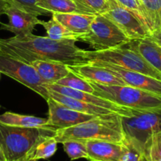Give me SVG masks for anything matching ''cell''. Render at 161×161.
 Instances as JSON below:
<instances>
[{
	"label": "cell",
	"instance_id": "44dd1931",
	"mask_svg": "<svg viewBox=\"0 0 161 161\" xmlns=\"http://www.w3.org/2000/svg\"><path fill=\"white\" fill-rule=\"evenodd\" d=\"M58 142L54 136L43 137L36 143L25 157L31 159H47L55 155Z\"/></svg>",
	"mask_w": 161,
	"mask_h": 161
},
{
	"label": "cell",
	"instance_id": "d6a6232c",
	"mask_svg": "<svg viewBox=\"0 0 161 161\" xmlns=\"http://www.w3.org/2000/svg\"><path fill=\"white\" fill-rule=\"evenodd\" d=\"M0 161H7V159H6L5 158V156H4L1 148H0Z\"/></svg>",
	"mask_w": 161,
	"mask_h": 161
},
{
	"label": "cell",
	"instance_id": "7c38bea8",
	"mask_svg": "<svg viewBox=\"0 0 161 161\" xmlns=\"http://www.w3.org/2000/svg\"><path fill=\"white\" fill-rule=\"evenodd\" d=\"M44 86L49 90L58 92L62 95L66 96V97H71V98L76 99V100H81V101L91 103V104L96 105V106L107 108L112 112L119 114L122 117H131L134 115V111H136V110L130 109V108L119 106L107 99L102 98L93 93L75 90V89H69V88L65 87V86H58L57 84H44Z\"/></svg>",
	"mask_w": 161,
	"mask_h": 161
},
{
	"label": "cell",
	"instance_id": "f1b7e54d",
	"mask_svg": "<svg viewBox=\"0 0 161 161\" xmlns=\"http://www.w3.org/2000/svg\"><path fill=\"white\" fill-rule=\"evenodd\" d=\"M122 144L123 153L120 161H148L145 155L125 137Z\"/></svg>",
	"mask_w": 161,
	"mask_h": 161
},
{
	"label": "cell",
	"instance_id": "277c9868",
	"mask_svg": "<svg viewBox=\"0 0 161 161\" xmlns=\"http://www.w3.org/2000/svg\"><path fill=\"white\" fill-rule=\"evenodd\" d=\"M94 93L119 106L136 111H161V96L129 86H103L89 82Z\"/></svg>",
	"mask_w": 161,
	"mask_h": 161
},
{
	"label": "cell",
	"instance_id": "e575fe53",
	"mask_svg": "<svg viewBox=\"0 0 161 161\" xmlns=\"http://www.w3.org/2000/svg\"><path fill=\"white\" fill-rule=\"evenodd\" d=\"M155 161H161V159H157V160H155Z\"/></svg>",
	"mask_w": 161,
	"mask_h": 161
},
{
	"label": "cell",
	"instance_id": "d6986e66",
	"mask_svg": "<svg viewBox=\"0 0 161 161\" xmlns=\"http://www.w3.org/2000/svg\"><path fill=\"white\" fill-rule=\"evenodd\" d=\"M0 122L4 124L18 126V127L54 128L49 126L47 119L17 114V113L11 112V111H7L3 114H0Z\"/></svg>",
	"mask_w": 161,
	"mask_h": 161
},
{
	"label": "cell",
	"instance_id": "f546056e",
	"mask_svg": "<svg viewBox=\"0 0 161 161\" xmlns=\"http://www.w3.org/2000/svg\"><path fill=\"white\" fill-rule=\"evenodd\" d=\"M9 3L15 7L21 8L29 13L32 14L36 16H47L50 14L45 10L40 8L36 6L38 0H7Z\"/></svg>",
	"mask_w": 161,
	"mask_h": 161
},
{
	"label": "cell",
	"instance_id": "ffe728a7",
	"mask_svg": "<svg viewBox=\"0 0 161 161\" xmlns=\"http://www.w3.org/2000/svg\"><path fill=\"white\" fill-rule=\"evenodd\" d=\"M133 44L147 62L161 74V47L150 37L133 40Z\"/></svg>",
	"mask_w": 161,
	"mask_h": 161
},
{
	"label": "cell",
	"instance_id": "5b68a950",
	"mask_svg": "<svg viewBox=\"0 0 161 161\" xmlns=\"http://www.w3.org/2000/svg\"><path fill=\"white\" fill-rule=\"evenodd\" d=\"M130 47L123 45L100 52L85 51L84 55L88 63L90 61L105 62L128 70L146 74L161 80V74L139 53L133 44V41L130 42Z\"/></svg>",
	"mask_w": 161,
	"mask_h": 161
},
{
	"label": "cell",
	"instance_id": "9a60e30c",
	"mask_svg": "<svg viewBox=\"0 0 161 161\" xmlns=\"http://www.w3.org/2000/svg\"><path fill=\"white\" fill-rule=\"evenodd\" d=\"M89 161H120L123 144L100 140L86 141Z\"/></svg>",
	"mask_w": 161,
	"mask_h": 161
},
{
	"label": "cell",
	"instance_id": "7402d4cb",
	"mask_svg": "<svg viewBox=\"0 0 161 161\" xmlns=\"http://www.w3.org/2000/svg\"><path fill=\"white\" fill-rule=\"evenodd\" d=\"M46 31V36L55 40H76L78 41L81 36L70 32L52 17L49 21H40V24Z\"/></svg>",
	"mask_w": 161,
	"mask_h": 161
},
{
	"label": "cell",
	"instance_id": "8d00e7d4",
	"mask_svg": "<svg viewBox=\"0 0 161 161\" xmlns=\"http://www.w3.org/2000/svg\"><path fill=\"white\" fill-rule=\"evenodd\" d=\"M1 23H2V22H1V21H0V25H1Z\"/></svg>",
	"mask_w": 161,
	"mask_h": 161
},
{
	"label": "cell",
	"instance_id": "8fae6325",
	"mask_svg": "<svg viewBox=\"0 0 161 161\" xmlns=\"http://www.w3.org/2000/svg\"><path fill=\"white\" fill-rule=\"evenodd\" d=\"M47 103L48 105V125L56 129L72 127L97 117L70 109L52 98H49Z\"/></svg>",
	"mask_w": 161,
	"mask_h": 161
},
{
	"label": "cell",
	"instance_id": "ba28073f",
	"mask_svg": "<svg viewBox=\"0 0 161 161\" xmlns=\"http://www.w3.org/2000/svg\"><path fill=\"white\" fill-rule=\"evenodd\" d=\"M0 72L36 92L46 101L50 98L44 80L30 64L0 53Z\"/></svg>",
	"mask_w": 161,
	"mask_h": 161
},
{
	"label": "cell",
	"instance_id": "5bb4252c",
	"mask_svg": "<svg viewBox=\"0 0 161 161\" xmlns=\"http://www.w3.org/2000/svg\"><path fill=\"white\" fill-rule=\"evenodd\" d=\"M69 70L89 82L98 83L103 86H126L119 77L104 68L89 63L77 66H68Z\"/></svg>",
	"mask_w": 161,
	"mask_h": 161
},
{
	"label": "cell",
	"instance_id": "cb8c5ba5",
	"mask_svg": "<svg viewBox=\"0 0 161 161\" xmlns=\"http://www.w3.org/2000/svg\"><path fill=\"white\" fill-rule=\"evenodd\" d=\"M139 1L145 9L151 26L152 32L161 30V0H139Z\"/></svg>",
	"mask_w": 161,
	"mask_h": 161
},
{
	"label": "cell",
	"instance_id": "d590c367",
	"mask_svg": "<svg viewBox=\"0 0 161 161\" xmlns=\"http://www.w3.org/2000/svg\"><path fill=\"white\" fill-rule=\"evenodd\" d=\"M1 74H2V73L0 72V77H1Z\"/></svg>",
	"mask_w": 161,
	"mask_h": 161
},
{
	"label": "cell",
	"instance_id": "6da1fadb",
	"mask_svg": "<svg viewBox=\"0 0 161 161\" xmlns=\"http://www.w3.org/2000/svg\"><path fill=\"white\" fill-rule=\"evenodd\" d=\"M76 40H55L31 33L25 36L0 39V53L30 64L36 60L60 62L67 66L87 64L85 50Z\"/></svg>",
	"mask_w": 161,
	"mask_h": 161
},
{
	"label": "cell",
	"instance_id": "4dcf8cb0",
	"mask_svg": "<svg viewBox=\"0 0 161 161\" xmlns=\"http://www.w3.org/2000/svg\"><path fill=\"white\" fill-rule=\"evenodd\" d=\"M149 37L155 43H156L158 45L161 47V30L154 31Z\"/></svg>",
	"mask_w": 161,
	"mask_h": 161
},
{
	"label": "cell",
	"instance_id": "484cf974",
	"mask_svg": "<svg viewBox=\"0 0 161 161\" xmlns=\"http://www.w3.org/2000/svg\"><path fill=\"white\" fill-rule=\"evenodd\" d=\"M55 84L68 87L69 89H75V90L82 91V92H89V93H94L93 87L88 80L78 77L71 71L67 76L62 78Z\"/></svg>",
	"mask_w": 161,
	"mask_h": 161
},
{
	"label": "cell",
	"instance_id": "d4e9b609",
	"mask_svg": "<svg viewBox=\"0 0 161 161\" xmlns=\"http://www.w3.org/2000/svg\"><path fill=\"white\" fill-rule=\"evenodd\" d=\"M81 14L103 15L109 10L108 0H74Z\"/></svg>",
	"mask_w": 161,
	"mask_h": 161
},
{
	"label": "cell",
	"instance_id": "2e32d148",
	"mask_svg": "<svg viewBox=\"0 0 161 161\" xmlns=\"http://www.w3.org/2000/svg\"><path fill=\"white\" fill-rule=\"evenodd\" d=\"M44 84H55L70 73L67 65L60 62L36 60L30 63Z\"/></svg>",
	"mask_w": 161,
	"mask_h": 161
},
{
	"label": "cell",
	"instance_id": "30bf717a",
	"mask_svg": "<svg viewBox=\"0 0 161 161\" xmlns=\"http://www.w3.org/2000/svg\"><path fill=\"white\" fill-rule=\"evenodd\" d=\"M88 63L108 69V71L119 77L126 86L161 96V80L158 79L142 73L128 70L105 62L90 61Z\"/></svg>",
	"mask_w": 161,
	"mask_h": 161
},
{
	"label": "cell",
	"instance_id": "e0dca14e",
	"mask_svg": "<svg viewBox=\"0 0 161 161\" xmlns=\"http://www.w3.org/2000/svg\"><path fill=\"white\" fill-rule=\"evenodd\" d=\"M97 15L81 14H52V17L70 32L82 36L90 29L91 24Z\"/></svg>",
	"mask_w": 161,
	"mask_h": 161
},
{
	"label": "cell",
	"instance_id": "603a6c76",
	"mask_svg": "<svg viewBox=\"0 0 161 161\" xmlns=\"http://www.w3.org/2000/svg\"><path fill=\"white\" fill-rule=\"evenodd\" d=\"M36 6L52 14H81L74 0H38Z\"/></svg>",
	"mask_w": 161,
	"mask_h": 161
},
{
	"label": "cell",
	"instance_id": "4316f807",
	"mask_svg": "<svg viewBox=\"0 0 161 161\" xmlns=\"http://www.w3.org/2000/svg\"><path fill=\"white\" fill-rule=\"evenodd\" d=\"M87 140H68L63 142V149L71 160L88 158Z\"/></svg>",
	"mask_w": 161,
	"mask_h": 161
},
{
	"label": "cell",
	"instance_id": "52a82bcc",
	"mask_svg": "<svg viewBox=\"0 0 161 161\" xmlns=\"http://www.w3.org/2000/svg\"><path fill=\"white\" fill-rule=\"evenodd\" d=\"M78 41L89 44L96 52L109 50L129 44L130 40L112 21L103 15H97L87 33Z\"/></svg>",
	"mask_w": 161,
	"mask_h": 161
},
{
	"label": "cell",
	"instance_id": "9c48e42d",
	"mask_svg": "<svg viewBox=\"0 0 161 161\" xmlns=\"http://www.w3.org/2000/svg\"><path fill=\"white\" fill-rule=\"evenodd\" d=\"M108 2L109 10L103 15L112 21L130 40H138L151 36L148 27L134 12L115 0H108Z\"/></svg>",
	"mask_w": 161,
	"mask_h": 161
},
{
	"label": "cell",
	"instance_id": "836d02e7",
	"mask_svg": "<svg viewBox=\"0 0 161 161\" xmlns=\"http://www.w3.org/2000/svg\"><path fill=\"white\" fill-rule=\"evenodd\" d=\"M18 161H38V160H35V159H29V158H27V157H24Z\"/></svg>",
	"mask_w": 161,
	"mask_h": 161
},
{
	"label": "cell",
	"instance_id": "7a4b0ae2",
	"mask_svg": "<svg viewBox=\"0 0 161 161\" xmlns=\"http://www.w3.org/2000/svg\"><path fill=\"white\" fill-rule=\"evenodd\" d=\"M124 137L122 116L114 113L97 116L72 127L58 129L55 134L58 143L68 140H100L122 143Z\"/></svg>",
	"mask_w": 161,
	"mask_h": 161
},
{
	"label": "cell",
	"instance_id": "3957f363",
	"mask_svg": "<svg viewBox=\"0 0 161 161\" xmlns=\"http://www.w3.org/2000/svg\"><path fill=\"white\" fill-rule=\"evenodd\" d=\"M55 128H25L0 122V148L7 161H18L25 157L41 137H55Z\"/></svg>",
	"mask_w": 161,
	"mask_h": 161
},
{
	"label": "cell",
	"instance_id": "4fadbf2b",
	"mask_svg": "<svg viewBox=\"0 0 161 161\" xmlns=\"http://www.w3.org/2000/svg\"><path fill=\"white\" fill-rule=\"evenodd\" d=\"M4 14L8 18V23H1L0 29L14 34V36H25L32 33L35 27L40 24L38 17L21 8L10 5Z\"/></svg>",
	"mask_w": 161,
	"mask_h": 161
},
{
	"label": "cell",
	"instance_id": "ac0fdd59",
	"mask_svg": "<svg viewBox=\"0 0 161 161\" xmlns=\"http://www.w3.org/2000/svg\"><path fill=\"white\" fill-rule=\"evenodd\" d=\"M47 90L49 92V97L50 98L53 99L55 101L58 102L61 104L64 105V106L67 107V108H70V109L74 110V111L85 113V114H92V115L95 116L103 115V114L114 113L111 111H110V110L107 109V108L96 106V105L86 103V102L81 101V100H76V99L62 95V94L58 93V92H54V91L49 90V89H47ZM114 114H115V113H114Z\"/></svg>",
	"mask_w": 161,
	"mask_h": 161
},
{
	"label": "cell",
	"instance_id": "1f68e13d",
	"mask_svg": "<svg viewBox=\"0 0 161 161\" xmlns=\"http://www.w3.org/2000/svg\"><path fill=\"white\" fill-rule=\"evenodd\" d=\"M10 5L7 0H0V16L4 14L6 9Z\"/></svg>",
	"mask_w": 161,
	"mask_h": 161
},
{
	"label": "cell",
	"instance_id": "8992f818",
	"mask_svg": "<svg viewBox=\"0 0 161 161\" xmlns=\"http://www.w3.org/2000/svg\"><path fill=\"white\" fill-rule=\"evenodd\" d=\"M122 126L125 139L144 154L148 140L161 130V111H135L131 117H122Z\"/></svg>",
	"mask_w": 161,
	"mask_h": 161
},
{
	"label": "cell",
	"instance_id": "83f0119b",
	"mask_svg": "<svg viewBox=\"0 0 161 161\" xmlns=\"http://www.w3.org/2000/svg\"><path fill=\"white\" fill-rule=\"evenodd\" d=\"M148 161L161 159V130L152 136L145 145L144 151Z\"/></svg>",
	"mask_w": 161,
	"mask_h": 161
}]
</instances>
